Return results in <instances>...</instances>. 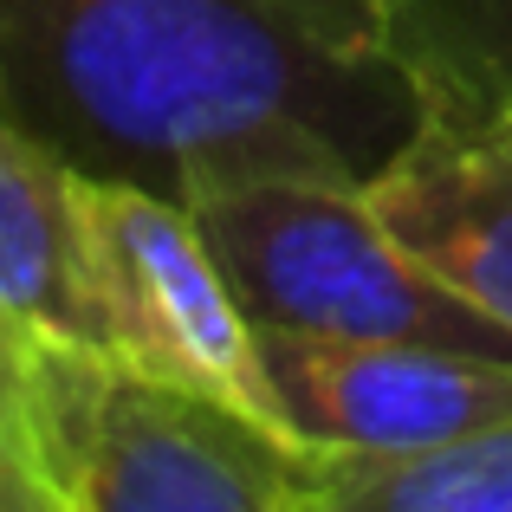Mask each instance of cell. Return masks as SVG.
I'll use <instances>...</instances> for the list:
<instances>
[{"instance_id":"1","label":"cell","mask_w":512,"mask_h":512,"mask_svg":"<svg viewBox=\"0 0 512 512\" xmlns=\"http://www.w3.org/2000/svg\"><path fill=\"white\" fill-rule=\"evenodd\" d=\"M0 117L182 208L247 182L370 188L428 124L383 39L305 0H0Z\"/></svg>"},{"instance_id":"2","label":"cell","mask_w":512,"mask_h":512,"mask_svg":"<svg viewBox=\"0 0 512 512\" xmlns=\"http://www.w3.org/2000/svg\"><path fill=\"white\" fill-rule=\"evenodd\" d=\"M26 454L65 512H299L318 448L117 350L33 338Z\"/></svg>"},{"instance_id":"3","label":"cell","mask_w":512,"mask_h":512,"mask_svg":"<svg viewBox=\"0 0 512 512\" xmlns=\"http://www.w3.org/2000/svg\"><path fill=\"white\" fill-rule=\"evenodd\" d=\"M253 331L299 338H409L512 357V331L415 260L363 188L247 182L195 208Z\"/></svg>"},{"instance_id":"4","label":"cell","mask_w":512,"mask_h":512,"mask_svg":"<svg viewBox=\"0 0 512 512\" xmlns=\"http://www.w3.org/2000/svg\"><path fill=\"white\" fill-rule=\"evenodd\" d=\"M91 266L111 350L169 383L208 389L273 422V389L260 370V331L221 273L195 208L163 201L137 182L85 175Z\"/></svg>"},{"instance_id":"5","label":"cell","mask_w":512,"mask_h":512,"mask_svg":"<svg viewBox=\"0 0 512 512\" xmlns=\"http://www.w3.org/2000/svg\"><path fill=\"white\" fill-rule=\"evenodd\" d=\"M273 422L331 454H422L512 415V357L409 338L260 331Z\"/></svg>"},{"instance_id":"6","label":"cell","mask_w":512,"mask_h":512,"mask_svg":"<svg viewBox=\"0 0 512 512\" xmlns=\"http://www.w3.org/2000/svg\"><path fill=\"white\" fill-rule=\"evenodd\" d=\"M363 201L415 260L512 331V111L487 124H422Z\"/></svg>"},{"instance_id":"7","label":"cell","mask_w":512,"mask_h":512,"mask_svg":"<svg viewBox=\"0 0 512 512\" xmlns=\"http://www.w3.org/2000/svg\"><path fill=\"white\" fill-rule=\"evenodd\" d=\"M0 318L26 338L111 350L85 175L13 117H0Z\"/></svg>"},{"instance_id":"8","label":"cell","mask_w":512,"mask_h":512,"mask_svg":"<svg viewBox=\"0 0 512 512\" xmlns=\"http://www.w3.org/2000/svg\"><path fill=\"white\" fill-rule=\"evenodd\" d=\"M299 512H512V415L422 454L318 448Z\"/></svg>"},{"instance_id":"9","label":"cell","mask_w":512,"mask_h":512,"mask_svg":"<svg viewBox=\"0 0 512 512\" xmlns=\"http://www.w3.org/2000/svg\"><path fill=\"white\" fill-rule=\"evenodd\" d=\"M383 52L422 91L428 124L512 111V0H389Z\"/></svg>"},{"instance_id":"10","label":"cell","mask_w":512,"mask_h":512,"mask_svg":"<svg viewBox=\"0 0 512 512\" xmlns=\"http://www.w3.org/2000/svg\"><path fill=\"white\" fill-rule=\"evenodd\" d=\"M0 512H65L52 500L39 461L26 454V441H13V435H0Z\"/></svg>"},{"instance_id":"11","label":"cell","mask_w":512,"mask_h":512,"mask_svg":"<svg viewBox=\"0 0 512 512\" xmlns=\"http://www.w3.org/2000/svg\"><path fill=\"white\" fill-rule=\"evenodd\" d=\"M26 357H33V338L13 318H0V435L13 441H20L26 422Z\"/></svg>"},{"instance_id":"12","label":"cell","mask_w":512,"mask_h":512,"mask_svg":"<svg viewBox=\"0 0 512 512\" xmlns=\"http://www.w3.org/2000/svg\"><path fill=\"white\" fill-rule=\"evenodd\" d=\"M305 7L325 13V20H338V26H350V33H363V39H383L389 0H305Z\"/></svg>"}]
</instances>
